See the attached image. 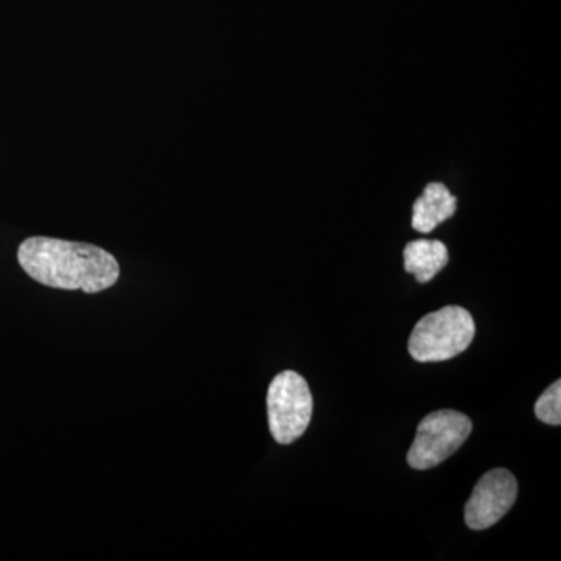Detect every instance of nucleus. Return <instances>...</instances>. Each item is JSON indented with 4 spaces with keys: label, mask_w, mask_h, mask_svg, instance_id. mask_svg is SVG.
Segmentation results:
<instances>
[{
    "label": "nucleus",
    "mask_w": 561,
    "mask_h": 561,
    "mask_svg": "<svg viewBox=\"0 0 561 561\" xmlns=\"http://www.w3.org/2000/svg\"><path fill=\"white\" fill-rule=\"evenodd\" d=\"M518 496V482L511 471L496 468L485 472L467 505H465V523L472 530H485L504 518Z\"/></svg>",
    "instance_id": "5"
},
{
    "label": "nucleus",
    "mask_w": 561,
    "mask_h": 561,
    "mask_svg": "<svg viewBox=\"0 0 561 561\" xmlns=\"http://www.w3.org/2000/svg\"><path fill=\"white\" fill-rule=\"evenodd\" d=\"M313 398L308 382L297 371H283L273 379L267 393L268 426L279 445H290L311 423Z\"/></svg>",
    "instance_id": "3"
},
{
    "label": "nucleus",
    "mask_w": 561,
    "mask_h": 561,
    "mask_svg": "<svg viewBox=\"0 0 561 561\" xmlns=\"http://www.w3.org/2000/svg\"><path fill=\"white\" fill-rule=\"evenodd\" d=\"M18 261L32 279L51 289L99 294L113 287L121 275L119 262L108 251L61 239H25Z\"/></svg>",
    "instance_id": "1"
},
{
    "label": "nucleus",
    "mask_w": 561,
    "mask_h": 561,
    "mask_svg": "<svg viewBox=\"0 0 561 561\" xmlns=\"http://www.w3.org/2000/svg\"><path fill=\"white\" fill-rule=\"evenodd\" d=\"M449 254L445 243L420 239L408 243L404 249V268L419 283H430L448 264Z\"/></svg>",
    "instance_id": "7"
},
{
    "label": "nucleus",
    "mask_w": 561,
    "mask_h": 561,
    "mask_svg": "<svg viewBox=\"0 0 561 561\" xmlns=\"http://www.w3.org/2000/svg\"><path fill=\"white\" fill-rule=\"evenodd\" d=\"M474 334L471 313L460 306H446L415 324L409 339V353L416 362L449 360L471 345Z\"/></svg>",
    "instance_id": "2"
},
{
    "label": "nucleus",
    "mask_w": 561,
    "mask_h": 561,
    "mask_svg": "<svg viewBox=\"0 0 561 561\" xmlns=\"http://www.w3.org/2000/svg\"><path fill=\"white\" fill-rule=\"evenodd\" d=\"M471 420L457 411H438L423 419L408 454L413 470H431L453 456L468 440Z\"/></svg>",
    "instance_id": "4"
},
{
    "label": "nucleus",
    "mask_w": 561,
    "mask_h": 561,
    "mask_svg": "<svg viewBox=\"0 0 561 561\" xmlns=\"http://www.w3.org/2000/svg\"><path fill=\"white\" fill-rule=\"evenodd\" d=\"M457 209V198L443 183L427 184L423 195L413 205V230L423 232L434 231L438 225L451 219Z\"/></svg>",
    "instance_id": "6"
},
{
    "label": "nucleus",
    "mask_w": 561,
    "mask_h": 561,
    "mask_svg": "<svg viewBox=\"0 0 561 561\" xmlns=\"http://www.w3.org/2000/svg\"><path fill=\"white\" fill-rule=\"evenodd\" d=\"M535 415L542 423L551 424V426H560L561 424V382L556 381L549 387L545 393L538 398L535 404Z\"/></svg>",
    "instance_id": "8"
}]
</instances>
